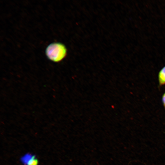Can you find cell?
I'll return each mask as SVG.
<instances>
[{"label":"cell","instance_id":"obj_1","mask_svg":"<svg viewBox=\"0 0 165 165\" xmlns=\"http://www.w3.org/2000/svg\"><path fill=\"white\" fill-rule=\"evenodd\" d=\"M67 53V50L65 46L58 42L50 44L47 46L45 50L47 57L54 62L61 61L66 57Z\"/></svg>","mask_w":165,"mask_h":165},{"label":"cell","instance_id":"obj_2","mask_svg":"<svg viewBox=\"0 0 165 165\" xmlns=\"http://www.w3.org/2000/svg\"><path fill=\"white\" fill-rule=\"evenodd\" d=\"M158 79L159 86L165 85V65L159 72Z\"/></svg>","mask_w":165,"mask_h":165},{"label":"cell","instance_id":"obj_4","mask_svg":"<svg viewBox=\"0 0 165 165\" xmlns=\"http://www.w3.org/2000/svg\"><path fill=\"white\" fill-rule=\"evenodd\" d=\"M38 160L35 158V156L34 155L32 158L28 163L27 165H38Z\"/></svg>","mask_w":165,"mask_h":165},{"label":"cell","instance_id":"obj_3","mask_svg":"<svg viewBox=\"0 0 165 165\" xmlns=\"http://www.w3.org/2000/svg\"><path fill=\"white\" fill-rule=\"evenodd\" d=\"M34 155L30 153H27L21 157L20 160L24 165H27L28 163L32 158Z\"/></svg>","mask_w":165,"mask_h":165},{"label":"cell","instance_id":"obj_5","mask_svg":"<svg viewBox=\"0 0 165 165\" xmlns=\"http://www.w3.org/2000/svg\"><path fill=\"white\" fill-rule=\"evenodd\" d=\"M162 101L163 105L165 108V92L163 94L162 97Z\"/></svg>","mask_w":165,"mask_h":165}]
</instances>
